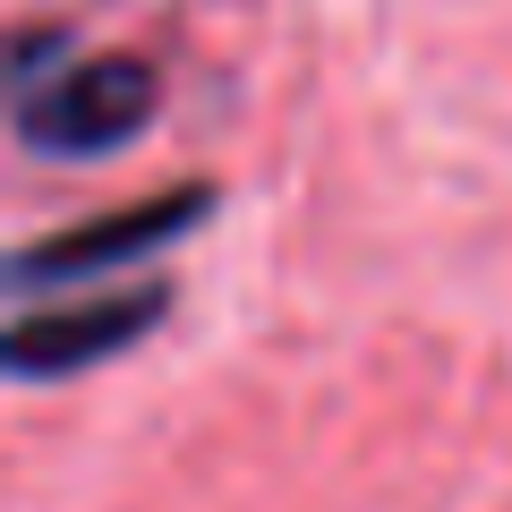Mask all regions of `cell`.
Returning a JSON list of instances; mask_svg holds the SVG:
<instances>
[{
	"instance_id": "obj_3",
	"label": "cell",
	"mask_w": 512,
	"mask_h": 512,
	"mask_svg": "<svg viewBox=\"0 0 512 512\" xmlns=\"http://www.w3.org/2000/svg\"><path fill=\"white\" fill-rule=\"evenodd\" d=\"M171 291L163 282H137V291H103V299H60V308H26L0 342L9 376L18 384H60V376H86V367L137 350L154 325H163Z\"/></svg>"
},
{
	"instance_id": "obj_1",
	"label": "cell",
	"mask_w": 512,
	"mask_h": 512,
	"mask_svg": "<svg viewBox=\"0 0 512 512\" xmlns=\"http://www.w3.org/2000/svg\"><path fill=\"white\" fill-rule=\"evenodd\" d=\"M163 77L137 52H86L69 60V43L26 26L9 52V111H18V146L43 163H103V154L137 146L154 128Z\"/></svg>"
},
{
	"instance_id": "obj_2",
	"label": "cell",
	"mask_w": 512,
	"mask_h": 512,
	"mask_svg": "<svg viewBox=\"0 0 512 512\" xmlns=\"http://www.w3.org/2000/svg\"><path fill=\"white\" fill-rule=\"evenodd\" d=\"M205 214H214V188L180 180V188H163V197H137V205H111V214H94V222H69V231H52V239H26V248L9 256V282H18V291H86V282H103V274L154 265V256L180 248Z\"/></svg>"
}]
</instances>
